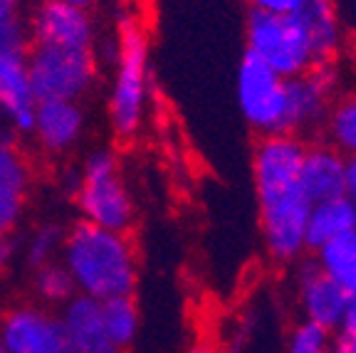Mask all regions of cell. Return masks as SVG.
I'll return each instance as SVG.
<instances>
[{"label":"cell","mask_w":356,"mask_h":353,"mask_svg":"<svg viewBox=\"0 0 356 353\" xmlns=\"http://www.w3.org/2000/svg\"><path fill=\"white\" fill-rule=\"evenodd\" d=\"M332 353H356V336L339 331L337 338H332Z\"/></svg>","instance_id":"29"},{"label":"cell","mask_w":356,"mask_h":353,"mask_svg":"<svg viewBox=\"0 0 356 353\" xmlns=\"http://www.w3.org/2000/svg\"><path fill=\"white\" fill-rule=\"evenodd\" d=\"M314 262L327 277H332L346 299H356V230L337 235L314 252Z\"/></svg>","instance_id":"18"},{"label":"cell","mask_w":356,"mask_h":353,"mask_svg":"<svg viewBox=\"0 0 356 353\" xmlns=\"http://www.w3.org/2000/svg\"><path fill=\"white\" fill-rule=\"evenodd\" d=\"M245 38L248 52L260 57L282 79L302 77L314 67L309 40L295 15H270L252 8Z\"/></svg>","instance_id":"6"},{"label":"cell","mask_w":356,"mask_h":353,"mask_svg":"<svg viewBox=\"0 0 356 353\" xmlns=\"http://www.w3.org/2000/svg\"><path fill=\"white\" fill-rule=\"evenodd\" d=\"M280 74H275L260 57L245 52L238 67V106L245 122L262 136H287L284 111L287 89Z\"/></svg>","instance_id":"7"},{"label":"cell","mask_w":356,"mask_h":353,"mask_svg":"<svg viewBox=\"0 0 356 353\" xmlns=\"http://www.w3.org/2000/svg\"><path fill=\"white\" fill-rule=\"evenodd\" d=\"M327 133L341 156H356V94H349L329 109Z\"/></svg>","instance_id":"22"},{"label":"cell","mask_w":356,"mask_h":353,"mask_svg":"<svg viewBox=\"0 0 356 353\" xmlns=\"http://www.w3.org/2000/svg\"><path fill=\"white\" fill-rule=\"evenodd\" d=\"M33 292L42 306H65L77 294L74 281L62 262H47V265L33 270Z\"/></svg>","instance_id":"21"},{"label":"cell","mask_w":356,"mask_h":353,"mask_svg":"<svg viewBox=\"0 0 356 353\" xmlns=\"http://www.w3.org/2000/svg\"><path fill=\"white\" fill-rule=\"evenodd\" d=\"M79 188L72 195L84 222L129 235L134 225V200L119 176V161L109 149H95L79 166Z\"/></svg>","instance_id":"4"},{"label":"cell","mask_w":356,"mask_h":353,"mask_svg":"<svg viewBox=\"0 0 356 353\" xmlns=\"http://www.w3.org/2000/svg\"><path fill=\"white\" fill-rule=\"evenodd\" d=\"M114 62L117 72L109 92V122L119 138H134L144 122L149 99V40L136 22H122Z\"/></svg>","instance_id":"3"},{"label":"cell","mask_w":356,"mask_h":353,"mask_svg":"<svg viewBox=\"0 0 356 353\" xmlns=\"http://www.w3.org/2000/svg\"><path fill=\"white\" fill-rule=\"evenodd\" d=\"M337 69L334 65H314L302 77L287 79V111H284V129L287 136L314 133L327 124L332 97L337 92Z\"/></svg>","instance_id":"8"},{"label":"cell","mask_w":356,"mask_h":353,"mask_svg":"<svg viewBox=\"0 0 356 353\" xmlns=\"http://www.w3.org/2000/svg\"><path fill=\"white\" fill-rule=\"evenodd\" d=\"M30 44L67 47V50H92L95 20L87 8L70 6L60 0H42L28 22Z\"/></svg>","instance_id":"10"},{"label":"cell","mask_w":356,"mask_h":353,"mask_svg":"<svg viewBox=\"0 0 356 353\" xmlns=\"http://www.w3.org/2000/svg\"><path fill=\"white\" fill-rule=\"evenodd\" d=\"M28 52H6L0 55V119L13 133H30L35 119L33 87L28 77Z\"/></svg>","instance_id":"12"},{"label":"cell","mask_w":356,"mask_h":353,"mask_svg":"<svg viewBox=\"0 0 356 353\" xmlns=\"http://www.w3.org/2000/svg\"><path fill=\"white\" fill-rule=\"evenodd\" d=\"M67 353H122L111 343L97 299L74 294L60 309Z\"/></svg>","instance_id":"14"},{"label":"cell","mask_w":356,"mask_h":353,"mask_svg":"<svg viewBox=\"0 0 356 353\" xmlns=\"http://www.w3.org/2000/svg\"><path fill=\"white\" fill-rule=\"evenodd\" d=\"M292 15L309 40L314 65H329L341 47V20L334 0H300Z\"/></svg>","instance_id":"15"},{"label":"cell","mask_w":356,"mask_h":353,"mask_svg":"<svg viewBox=\"0 0 356 353\" xmlns=\"http://www.w3.org/2000/svg\"><path fill=\"white\" fill-rule=\"evenodd\" d=\"M28 47L30 35L20 17L0 22V55H6V52H28Z\"/></svg>","instance_id":"25"},{"label":"cell","mask_w":356,"mask_h":353,"mask_svg":"<svg viewBox=\"0 0 356 353\" xmlns=\"http://www.w3.org/2000/svg\"><path fill=\"white\" fill-rule=\"evenodd\" d=\"M300 0H252V8L270 15H292Z\"/></svg>","instance_id":"27"},{"label":"cell","mask_w":356,"mask_h":353,"mask_svg":"<svg viewBox=\"0 0 356 353\" xmlns=\"http://www.w3.org/2000/svg\"><path fill=\"white\" fill-rule=\"evenodd\" d=\"M30 181H33V171L13 131L0 129V190L28 195Z\"/></svg>","instance_id":"20"},{"label":"cell","mask_w":356,"mask_h":353,"mask_svg":"<svg viewBox=\"0 0 356 353\" xmlns=\"http://www.w3.org/2000/svg\"><path fill=\"white\" fill-rule=\"evenodd\" d=\"M351 230H356V200L339 195L322 203H312L305 227V247L317 252L324 243Z\"/></svg>","instance_id":"17"},{"label":"cell","mask_w":356,"mask_h":353,"mask_svg":"<svg viewBox=\"0 0 356 353\" xmlns=\"http://www.w3.org/2000/svg\"><path fill=\"white\" fill-rule=\"evenodd\" d=\"M339 331L349 334V336H356V299H351L349 306H346V314H344V319H341Z\"/></svg>","instance_id":"31"},{"label":"cell","mask_w":356,"mask_h":353,"mask_svg":"<svg viewBox=\"0 0 356 353\" xmlns=\"http://www.w3.org/2000/svg\"><path fill=\"white\" fill-rule=\"evenodd\" d=\"M13 254H15V240L10 235H0V272L8 267V262L13 260Z\"/></svg>","instance_id":"30"},{"label":"cell","mask_w":356,"mask_h":353,"mask_svg":"<svg viewBox=\"0 0 356 353\" xmlns=\"http://www.w3.org/2000/svg\"><path fill=\"white\" fill-rule=\"evenodd\" d=\"M25 198L28 195L0 190V235H10L17 227V222L22 217V210H25Z\"/></svg>","instance_id":"26"},{"label":"cell","mask_w":356,"mask_h":353,"mask_svg":"<svg viewBox=\"0 0 356 353\" xmlns=\"http://www.w3.org/2000/svg\"><path fill=\"white\" fill-rule=\"evenodd\" d=\"M0 353H8V348H6V343H3V338H0Z\"/></svg>","instance_id":"34"},{"label":"cell","mask_w":356,"mask_h":353,"mask_svg":"<svg viewBox=\"0 0 356 353\" xmlns=\"http://www.w3.org/2000/svg\"><path fill=\"white\" fill-rule=\"evenodd\" d=\"M60 262L72 277L77 294L97 302L109 297H134L139 281L136 249L129 235L84 220L65 230Z\"/></svg>","instance_id":"2"},{"label":"cell","mask_w":356,"mask_h":353,"mask_svg":"<svg viewBox=\"0 0 356 353\" xmlns=\"http://www.w3.org/2000/svg\"><path fill=\"white\" fill-rule=\"evenodd\" d=\"M60 3H70V6H79V8H92V3H95V0H60Z\"/></svg>","instance_id":"33"},{"label":"cell","mask_w":356,"mask_h":353,"mask_svg":"<svg viewBox=\"0 0 356 353\" xmlns=\"http://www.w3.org/2000/svg\"><path fill=\"white\" fill-rule=\"evenodd\" d=\"M305 151L300 136H262L252 154L262 240L270 257L282 265L300 260L307 249L305 227L312 200L302 188Z\"/></svg>","instance_id":"1"},{"label":"cell","mask_w":356,"mask_h":353,"mask_svg":"<svg viewBox=\"0 0 356 353\" xmlns=\"http://www.w3.org/2000/svg\"><path fill=\"white\" fill-rule=\"evenodd\" d=\"M84 131V109L79 101H38L33 119V136L40 149L52 156L72 151Z\"/></svg>","instance_id":"13"},{"label":"cell","mask_w":356,"mask_h":353,"mask_svg":"<svg viewBox=\"0 0 356 353\" xmlns=\"http://www.w3.org/2000/svg\"><path fill=\"white\" fill-rule=\"evenodd\" d=\"M297 287H300V302L309 324L322 326L327 331L339 329L341 319L346 314V306H349V299L332 277H327L319 270L314 257L300 265Z\"/></svg>","instance_id":"11"},{"label":"cell","mask_w":356,"mask_h":353,"mask_svg":"<svg viewBox=\"0 0 356 353\" xmlns=\"http://www.w3.org/2000/svg\"><path fill=\"white\" fill-rule=\"evenodd\" d=\"M17 10H20V0H0V22L17 20Z\"/></svg>","instance_id":"32"},{"label":"cell","mask_w":356,"mask_h":353,"mask_svg":"<svg viewBox=\"0 0 356 353\" xmlns=\"http://www.w3.org/2000/svg\"><path fill=\"white\" fill-rule=\"evenodd\" d=\"M8 353H67L60 314L42 304H15L0 316Z\"/></svg>","instance_id":"9"},{"label":"cell","mask_w":356,"mask_h":353,"mask_svg":"<svg viewBox=\"0 0 356 353\" xmlns=\"http://www.w3.org/2000/svg\"><path fill=\"white\" fill-rule=\"evenodd\" d=\"M302 188L312 203L344 195V156L332 144L307 146L302 158Z\"/></svg>","instance_id":"16"},{"label":"cell","mask_w":356,"mask_h":353,"mask_svg":"<svg viewBox=\"0 0 356 353\" xmlns=\"http://www.w3.org/2000/svg\"><path fill=\"white\" fill-rule=\"evenodd\" d=\"M28 77L38 101H79L97 79V60L92 50H67L30 44Z\"/></svg>","instance_id":"5"},{"label":"cell","mask_w":356,"mask_h":353,"mask_svg":"<svg viewBox=\"0 0 356 353\" xmlns=\"http://www.w3.org/2000/svg\"><path fill=\"white\" fill-rule=\"evenodd\" d=\"M99 306L111 343L124 353L136 341V334H139V306L134 297H109L99 302Z\"/></svg>","instance_id":"19"},{"label":"cell","mask_w":356,"mask_h":353,"mask_svg":"<svg viewBox=\"0 0 356 353\" xmlns=\"http://www.w3.org/2000/svg\"><path fill=\"white\" fill-rule=\"evenodd\" d=\"M62 240H65V227L57 222H44L30 235L28 245H25V260L33 270L55 262V257L62 249Z\"/></svg>","instance_id":"23"},{"label":"cell","mask_w":356,"mask_h":353,"mask_svg":"<svg viewBox=\"0 0 356 353\" xmlns=\"http://www.w3.org/2000/svg\"><path fill=\"white\" fill-rule=\"evenodd\" d=\"M344 195L356 200V156H344Z\"/></svg>","instance_id":"28"},{"label":"cell","mask_w":356,"mask_h":353,"mask_svg":"<svg viewBox=\"0 0 356 353\" xmlns=\"http://www.w3.org/2000/svg\"><path fill=\"white\" fill-rule=\"evenodd\" d=\"M289 353H332V334L305 321L289 336Z\"/></svg>","instance_id":"24"}]
</instances>
